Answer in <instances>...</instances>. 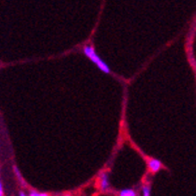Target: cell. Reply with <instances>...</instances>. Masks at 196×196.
<instances>
[{
    "label": "cell",
    "instance_id": "1",
    "mask_svg": "<svg viewBox=\"0 0 196 196\" xmlns=\"http://www.w3.org/2000/svg\"><path fill=\"white\" fill-rule=\"evenodd\" d=\"M83 51H84V54H85L87 57H88L90 60L93 62V63H95L96 66H97L101 71H103L104 73H109L110 72L109 66H108V65L105 63V62L102 60V59L99 57L97 54H96L94 48H93L92 46L86 45L85 47H84Z\"/></svg>",
    "mask_w": 196,
    "mask_h": 196
},
{
    "label": "cell",
    "instance_id": "2",
    "mask_svg": "<svg viewBox=\"0 0 196 196\" xmlns=\"http://www.w3.org/2000/svg\"><path fill=\"white\" fill-rule=\"evenodd\" d=\"M161 166H162V163H161V161L158 159H150L148 161V167L151 172H153V173L159 171L161 169Z\"/></svg>",
    "mask_w": 196,
    "mask_h": 196
},
{
    "label": "cell",
    "instance_id": "3",
    "mask_svg": "<svg viewBox=\"0 0 196 196\" xmlns=\"http://www.w3.org/2000/svg\"><path fill=\"white\" fill-rule=\"evenodd\" d=\"M109 187V181H108V176L106 173H102L100 175V188L101 190H106Z\"/></svg>",
    "mask_w": 196,
    "mask_h": 196
},
{
    "label": "cell",
    "instance_id": "4",
    "mask_svg": "<svg viewBox=\"0 0 196 196\" xmlns=\"http://www.w3.org/2000/svg\"><path fill=\"white\" fill-rule=\"evenodd\" d=\"M119 196H137L133 189H123L119 192Z\"/></svg>",
    "mask_w": 196,
    "mask_h": 196
},
{
    "label": "cell",
    "instance_id": "5",
    "mask_svg": "<svg viewBox=\"0 0 196 196\" xmlns=\"http://www.w3.org/2000/svg\"><path fill=\"white\" fill-rule=\"evenodd\" d=\"M142 194L143 196H150V187L149 186H144L142 188Z\"/></svg>",
    "mask_w": 196,
    "mask_h": 196
},
{
    "label": "cell",
    "instance_id": "6",
    "mask_svg": "<svg viewBox=\"0 0 196 196\" xmlns=\"http://www.w3.org/2000/svg\"><path fill=\"white\" fill-rule=\"evenodd\" d=\"M29 196H48L46 193H39V192L37 191H31Z\"/></svg>",
    "mask_w": 196,
    "mask_h": 196
},
{
    "label": "cell",
    "instance_id": "7",
    "mask_svg": "<svg viewBox=\"0 0 196 196\" xmlns=\"http://www.w3.org/2000/svg\"><path fill=\"white\" fill-rule=\"evenodd\" d=\"M0 196H3V187H2L1 181H0Z\"/></svg>",
    "mask_w": 196,
    "mask_h": 196
},
{
    "label": "cell",
    "instance_id": "8",
    "mask_svg": "<svg viewBox=\"0 0 196 196\" xmlns=\"http://www.w3.org/2000/svg\"><path fill=\"white\" fill-rule=\"evenodd\" d=\"M20 196H27L26 194H24L23 192H20Z\"/></svg>",
    "mask_w": 196,
    "mask_h": 196
},
{
    "label": "cell",
    "instance_id": "9",
    "mask_svg": "<svg viewBox=\"0 0 196 196\" xmlns=\"http://www.w3.org/2000/svg\"><path fill=\"white\" fill-rule=\"evenodd\" d=\"M64 196H72V195H70V194H65Z\"/></svg>",
    "mask_w": 196,
    "mask_h": 196
}]
</instances>
